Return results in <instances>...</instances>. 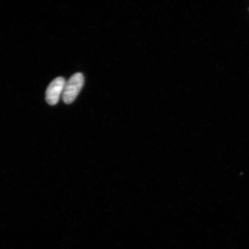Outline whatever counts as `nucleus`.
I'll use <instances>...</instances> for the list:
<instances>
[{
    "label": "nucleus",
    "instance_id": "nucleus-2",
    "mask_svg": "<svg viewBox=\"0 0 249 249\" xmlns=\"http://www.w3.org/2000/svg\"><path fill=\"white\" fill-rule=\"evenodd\" d=\"M65 83L63 77H58L50 84L46 92V100L48 104L53 106L57 104L63 93Z\"/></svg>",
    "mask_w": 249,
    "mask_h": 249
},
{
    "label": "nucleus",
    "instance_id": "nucleus-1",
    "mask_svg": "<svg viewBox=\"0 0 249 249\" xmlns=\"http://www.w3.org/2000/svg\"><path fill=\"white\" fill-rule=\"evenodd\" d=\"M85 83V77L81 73H76L71 76L65 83L62 99L66 104H71L75 100L82 89Z\"/></svg>",
    "mask_w": 249,
    "mask_h": 249
}]
</instances>
